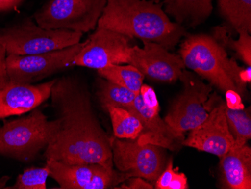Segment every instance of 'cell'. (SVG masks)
I'll list each match as a JSON object with an SVG mask.
<instances>
[{
    "instance_id": "1",
    "label": "cell",
    "mask_w": 251,
    "mask_h": 189,
    "mask_svg": "<svg viewBox=\"0 0 251 189\" xmlns=\"http://www.w3.org/2000/svg\"><path fill=\"white\" fill-rule=\"evenodd\" d=\"M50 98L57 128L45 149L46 160L115 168L111 137L99 121L87 85L77 78L63 76L56 79Z\"/></svg>"
},
{
    "instance_id": "2",
    "label": "cell",
    "mask_w": 251,
    "mask_h": 189,
    "mask_svg": "<svg viewBox=\"0 0 251 189\" xmlns=\"http://www.w3.org/2000/svg\"><path fill=\"white\" fill-rule=\"evenodd\" d=\"M97 27L156 42L168 50L188 35L185 27L169 19L163 2L153 0H107Z\"/></svg>"
},
{
    "instance_id": "3",
    "label": "cell",
    "mask_w": 251,
    "mask_h": 189,
    "mask_svg": "<svg viewBox=\"0 0 251 189\" xmlns=\"http://www.w3.org/2000/svg\"><path fill=\"white\" fill-rule=\"evenodd\" d=\"M179 53L185 68L208 81L212 87L224 94L233 91L245 97L247 84L251 82V66L242 68L238 66L214 36L187 35Z\"/></svg>"
},
{
    "instance_id": "4",
    "label": "cell",
    "mask_w": 251,
    "mask_h": 189,
    "mask_svg": "<svg viewBox=\"0 0 251 189\" xmlns=\"http://www.w3.org/2000/svg\"><path fill=\"white\" fill-rule=\"evenodd\" d=\"M56 128V120L49 121L38 107L26 116L4 121L0 127V155L20 162L33 161L46 149Z\"/></svg>"
},
{
    "instance_id": "5",
    "label": "cell",
    "mask_w": 251,
    "mask_h": 189,
    "mask_svg": "<svg viewBox=\"0 0 251 189\" xmlns=\"http://www.w3.org/2000/svg\"><path fill=\"white\" fill-rule=\"evenodd\" d=\"M83 33L65 29H45L30 18L0 29V46L6 55H34L60 50L79 43Z\"/></svg>"
},
{
    "instance_id": "6",
    "label": "cell",
    "mask_w": 251,
    "mask_h": 189,
    "mask_svg": "<svg viewBox=\"0 0 251 189\" xmlns=\"http://www.w3.org/2000/svg\"><path fill=\"white\" fill-rule=\"evenodd\" d=\"M179 80L182 83L181 91L171 103L163 119L175 135L184 140L186 132L202 123L208 117L204 105L211 94L212 86L186 69Z\"/></svg>"
},
{
    "instance_id": "7",
    "label": "cell",
    "mask_w": 251,
    "mask_h": 189,
    "mask_svg": "<svg viewBox=\"0 0 251 189\" xmlns=\"http://www.w3.org/2000/svg\"><path fill=\"white\" fill-rule=\"evenodd\" d=\"M107 0H47L34 14L45 29L88 32L95 30Z\"/></svg>"
},
{
    "instance_id": "8",
    "label": "cell",
    "mask_w": 251,
    "mask_h": 189,
    "mask_svg": "<svg viewBox=\"0 0 251 189\" xmlns=\"http://www.w3.org/2000/svg\"><path fill=\"white\" fill-rule=\"evenodd\" d=\"M85 42L60 50L34 55H7L5 66L8 79L21 84H33L74 66L76 55Z\"/></svg>"
},
{
    "instance_id": "9",
    "label": "cell",
    "mask_w": 251,
    "mask_h": 189,
    "mask_svg": "<svg viewBox=\"0 0 251 189\" xmlns=\"http://www.w3.org/2000/svg\"><path fill=\"white\" fill-rule=\"evenodd\" d=\"M114 166L130 177L156 181L166 167L165 149L153 144H141L137 139L111 138Z\"/></svg>"
},
{
    "instance_id": "10",
    "label": "cell",
    "mask_w": 251,
    "mask_h": 189,
    "mask_svg": "<svg viewBox=\"0 0 251 189\" xmlns=\"http://www.w3.org/2000/svg\"><path fill=\"white\" fill-rule=\"evenodd\" d=\"M204 108L208 112L206 119L190 131L181 146L193 148L218 157H222L235 146L224 109V101L218 94H210Z\"/></svg>"
},
{
    "instance_id": "11",
    "label": "cell",
    "mask_w": 251,
    "mask_h": 189,
    "mask_svg": "<svg viewBox=\"0 0 251 189\" xmlns=\"http://www.w3.org/2000/svg\"><path fill=\"white\" fill-rule=\"evenodd\" d=\"M50 177L61 189H115L130 176L100 163H66L48 159Z\"/></svg>"
},
{
    "instance_id": "12",
    "label": "cell",
    "mask_w": 251,
    "mask_h": 189,
    "mask_svg": "<svg viewBox=\"0 0 251 189\" xmlns=\"http://www.w3.org/2000/svg\"><path fill=\"white\" fill-rule=\"evenodd\" d=\"M126 110L133 114L143 126L142 135L137 139L139 143L153 144L172 151L181 146L183 140L175 135L159 115L157 96L151 86L142 84L140 93Z\"/></svg>"
},
{
    "instance_id": "13",
    "label": "cell",
    "mask_w": 251,
    "mask_h": 189,
    "mask_svg": "<svg viewBox=\"0 0 251 189\" xmlns=\"http://www.w3.org/2000/svg\"><path fill=\"white\" fill-rule=\"evenodd\" d=\"M131 40L120 32L97 27L76 55L74 66L100 70L111 64H128Z\"/></svg>"
},
{
    "instance_id": "14",
    "label": "cell",
    "mask_w": 251,
    "mask_h": 189,
    "mask_svg": "<svg viewBox=\"0 0 251 189\" xmlns=\"http://www.w3.org/2000/svg\"><path fill=\"white\" fill-rule=\"evenodd\" d=\"M143 47L132 46L129 63L145 78L159 82L173 83L179 80L185 68L180 55L172 53L156 42L143 40Z\"/></svg>"
},
{
    "instance_id": "15",
    "label": "cell",
    "mask_w": 251,
    "mask_h": 189,
    "mask_svg": "<svg viewBox=\"0 0 251 189\" xmlns=\"http://www.w3.org/2000/svg\"><path fill=\"white\" fill-rule=\"evenodd\" d=\"M56 80L42 84H21L8 79L5 68L0 70V119L21 115L37 108L50 98Z\"/></svg>"
},
{
    "instance_id": "16",
    "label": "cell",
    "mask_w": 251,
    "mask_h": 189,
    "mask_svg": "<svg viewBox=\"0 0 251 189\" xmlns=\"http://www.w3.org/2000/svg\"><path fill=\"white\" fill-rule=\"evenodd\" d=\"M220 183L222 189H251V148H231L220 158Z\"/></svg>"
},
{
    "instance_id": "17",
    "label": "cell",
    "mask_w": 251,
    "mask_h": 189,
    "mask_svg": "<svg viewBox=\"0 0 251 189\" xmlns=\"http://www.w3.org/2000/svg\"><path fill=\"white\" fill-rule=\"evenodd\" d=\"M213 0H164L167 15L184 27H196L204 23L212 13Z\"/></svg>"
},
{
    "instance_id": "18",
    "label": "cell",
    "mask_w": 251,
    "mask_h": 189,
    "mask_svg": "<svg viewBox=\"0 0 251 189\" xmlns=\"http://www.w3.org/2000/svg\"><path fill=\"white\" fill-rule=\"evenodd\" d=\"M218 10L234 30L251 33V0H218Z\"/></svg>"
},
{
    "instance_id": "19",
    "label": "cell",
    "mask_w": 251,
    "mask_h": 189,
    "mask_svg": "<svg viewBox=\"0 0 251 189\" xmlns=\"http://www.w3.org/2000/svg\"><path fill=\"white\" fill-rule=\"evenodd\" d=\"M96 94L104 110H106L108 107L126 109L132 105L138 95L129 89L101 77L97 81Z\"/></svg>"
},
{
    "instance_id": "20",
    "label": "cell",
    "mask_w": 251,
    "mask_h": 189,
    "mask_svg": "<svg viewBox=\"0 0 251 189\" xmlns=\"http://www.w3.org/2000/svg\"><path fill=\"white\" fill-rule=\"evenodd\" d=\"M97 72L100 77L129 89L135 94L140 93L145 80L144 75L131 64H111Z\"/></svg>"
},
{
    "instance_id": "21",
    "label": "cell",
    "mask_w": 251,
    "mask_h": 189,
    "mask_svg": "<svg viewBox=\"0 0 251 189\" xmlns=\"http://www.w3.org/2000/svg\"><path fill=\"white\" fill-rule=\"evenodd\" d=\"M111 118L115 137L123 139H137L143 131L141 121L125 108L108 107L106 109Z\"/></svg>"
},
{
    "instance_id": "22",
    "label": "cell",
    "mask_w": 251,
    "mask_h": 189,
    "mask_svg": "<svg viewBox=\"0 0 251 189\" xmlns=\"http://www.w3.org/2000/svg\"><path fill=\"white\" fill-rule=\"evenodd\" d=\"M224 109L228 128L235 139V146H245L251 139V107L235 109L227 107L224 101Z\"/></svg>"
},
{
    "instance_id": "23",
    "label": "cell",
    "mask_w": 251,
    "mask_h": 189,
    "mask_svg": "<svg viewBox=\"0 0 251 189\" xmlns=\"http://www.w3.org/2000/svg\"><path fill=\"white\" fill-rule=\"evenodd\" d=\"M239 37L237 40L227 34V27H218L214 28L213 36L226 49L235 52L237 57L245 63L247 66H251V36L245 30L238 31Z\"/></svg>"
},
{
    "instance_id": "24",
    "label": "cell",
    "mask_w": 251,
    "mask_h": 189,
    "mask_svg": "<svg viewBox=\"0 0 251 189\" xmlns=\"http://www.w3.org/2000/svg\"><path fill=\"white\" fill-rule=\"evenodd\" d=\"M50 169L46 163L43 167H28L17 177L15 184L7 186L11 189H46Z\"/></svg>"
},
{
    "instance_id": "25",
    "label": "cell",
    "mask_w": 251,
    "mask_h": 189,
    "mask_svg": "<svg viewBox=\"0 0 251 189\" xmlns=\"http://www.w3.org/2000/svg\"><path fill=\"white\" fill-rule=\"evenodd\" d=\"M155 182V189H189L187 176L174 168L172 159L167 162L164 170Z\"/></svg>"
},
{
    "instance_id": "26",
    "label": "cell",
    "mask_w": 251,
    "mask_h": 189,
    "mask_svg": "<svg viewBox=\"0 0 251 189\" xmlns=\"http://www.w3.org/2000/svg\"><path fill=\"white\" fill-rule=\"evenodd\" d=\"M153 189V186L143 178L129 177L124 183L117 186L115 189Z\"/></svg>"
},
{
    "instance_id": "27",
    "label": "cell",
    "mask_w": 251,
    "mask_h": 189,
    "mask_svg": "<svg viewBox=\"0 0 251 189\" xmlns=\"http://www.w3.org/2000/svg\"><path fill=\"white\" fill-rule=\"evenodd\" d=\"M225 94L226 97L225 102L227 107L235 109H242L245 108L244 104H242V97L240 94L233 91H226Z\"/></svg>"
},
{
    "instance_id": "28",
    "label": "cell",
    "mask_w": 251,
    "mask_h": 189,
    "mask_svg": "<svg viewBox=\"0 0 251 189\" xmlns=\"http://www.w3.org/2000/svg\"><path fill=\"white\" fill-rule=\"evenodd\" d=\"M22 1L23 0H0V12L14 9L18 6Z\"/></svg>"
},
{
    "instance_id": "29",
    "label": "cell",
    "mask_w": 251,
    "mask_h": 189,
    "mask_svg": "<svg viewBox=\"0 0 251 189\" xmlns=\"http://www.w3.org/2000/svg\"><path fill=\"white\" fill-rule=\"evenodd\" d=\"M10 180V176H4L0 177V189H7V183Z\"/></svg>"
}]
</instances>
